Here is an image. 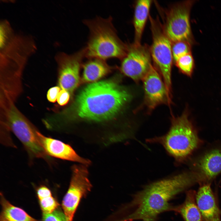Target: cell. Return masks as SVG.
Returning a JSON list of instances; mask_svg holds the SVG:
<instances>
[{
  "mask_svg": "<svg viewBox=\"0 0 221 221\" xmlns=\"http://www.w3.org/2000/svg\"><path fill=\"white\" fill-rule=\"evenodd\" d=\"M194 171L184 173L153 182L135 194L126 206L130 210L122 221H154L165 211H174L169 202L176 195L199 182Z\"/></svg>",
  "mask_w": 221,
  "mask_h": 221,
  "instance_id": "obj_1",
  "label": "cell"
},
{
  "mask_svg": "<svg viewBox=\"0 0 221 221\" xmlns=\"http://www.w3.org/2000/svg\"><path fill=\"white\" fill-rule=\"evenodd\" d=\"M130 98L128 92L115 82H96L82 90L68 110L82 119L103 121L115 116Z\"/></svg>",
  "mask_w": 221,
  "mask_h": 221,
  "instance_id": "obj_2",
  "label": "cell"
},
{
  "mask_svg": "<svg viewBox=\"0 0 221 221\" xmlns=\"http://www.w3.org/2000/svg\"><path fill=\"white\" fill-rule=\"evenodd\" d=\"M89 35L85 49V57L104 60L116 58L122 60L125 56L128 44L118 37L110 16L107 18L98 17L84 20Z\"/></svg>",
  "mask_w": 221,
  "mask_h": 221,
  "instance_id": "obj_3",
  "label": "cell"
},
{
  "mask_svg": "<svg viewBox=\"0 0 221 221\" xmlns=\"http://www.w3.org/2000/svg\"><path fill=\"white\" fill-rule=\"evenodd\" d=\"M162 145L177 162L184 160L198 146L200 140L186 112L172 120L165 135L148 140Z\"/></svg>",
  "mask_w": 221,
  "mask_h": 221,
  "instance_id": "obj_4",
  "label": "cell"
},
{
  "mask_svg": "<svg viewBox=\"0 0 221 221\" xmlns=\"http://www.w3.org/2000/svg\"><path fill=\"white\" fill-rule=\"evenodd\" d=\"M152 37L150 47L152 60L161 74L170 98L172 96V69L173 59L172 43L165 33L159 20L149 17Z\"/></svg>",
  "mask_w": 221,
  "mask_h": 221,
  "instance_id": "obj_5",
  "label": "cell"
},
{
  "mask_svg": "<svg viewBox=\"0 0 221 221\" xmlns=\"http://www.w3.org/2000/svg\"><path fill=\"white\" fill-rule=\"evenodd\" d=\"M6 125L22 143L30 158L50 160L39 144L38 130L22 115L13 103L8 109Z\"/></svg>",
  "mask_w": 221,
  "mask_h": 221,
  "instance_id": "obj_6",
  "label": "cell"
},
{
  "mask_svg": "<svg viewBox=\"0 0 221 221\" xmlns=\"http://www.w3.org/2000/svg\"><path fill=\"white\" fill-rule=\"evenodd\" d=\"M194 2L188 0L177 2L165 11L162 25L165 33L172 43L180 41L192 43L189 16Z\"/></svg>",
  "mask_w": 221,
  "mask_h": 221,
  "instance_id": "obj_7",
  "label": "cell"
},
{
  "mask_svg": "<svg viewBox=\"0 0 221 221\" xmlns=\"http://www.w3.org/2000/svg\"><path fill=\"white\" fill-rule=\"evenodd\" d=\"M86 166L81 164L74 165L72 167L70 185L62 204L67 221H73L81 199L90 191L92 187Z\"/></svg>",
  "mask_w": 221,
  "mask_h": 221,
  "instance_id": "obj_8",
  "label": "cell"
},
{
  "mask_svg": "<svg viewBox=\"0 0 221 221\" xmlns=\"http://www.w3.org/2000/svg\"><path fill=\"white\" fill-rule=\"evenodd\" d=\"M150 47L146 45L128 44L125 56L122 59L121 70L135 81L142 80L152 65Z\"/></svg>",
  "mask_w": 221,
  "mask_h": 221,
  "instance_id": "obj_9",
  "label": "cell"
},
{
  "mask_svg": "<svg viewBox=\"0 0 221 221\" xmlns=\"http://www.w3.org/2000/svg\"><path fill=\"white\" fill-rule=\"evenodd\" d=\"M85 57V48L72 54L62 52L56 56L59 67V86L70 94L72 93L79 85L80 68L83 59Z\"/></svg>",
  "mask_w": 221,
  "mask_h": 221,
  "instance_id": "obj_10",
  "label": "cell"
},
{
  "mask_svg": "<svg viewBox=\"0 0 221 221\" xmlns=\"http://www.w3.org/2000/svg\"><path fill=\"white\" fill-rule=\"evenodd\" d=\"M145 103L149 110L163 103L170 105L171 101L162 79L152 65L143 78Z\"/></svg>",
  "mask_w": 221,
  "mask_h": 221,
  "instance_id": "obj_11",
  "label": "cell"
},
{
  "mask_svg": "<svg viewBox=\"0 0 221 221\" xmlns=\"http://www.w3.org/2000/svg\"><path fill=\"white\" fill-rule=\"evenodd\" d=\"M37 135L39 144L48 156L78 162L86 166L91 164L90 161L79 156L69 145L46 137L38 131Z\"/></svg>",
  "mask_w": 221,
  "mask_h": 221,
  "instance_id": "obj_12",
  "label": "cell"
},
{
  "mask_svg": "<svg viewBox=\"0 0 221 221\" xmlns=\"http://www.w3.org/2000/svg\"><path fill=\"white\" fill-rule=\"evenodd\" d=\"M195 171L201 181L211 180L221 173V149L206 153L194 165Z\"/></svg>",
  "mask_w": 221,
  "mask_h": 221,
  "instance_id": "obj_13",
  "label": "cell"
},
{
  "mask_svg": "<svg viewBox=\"0 0 221 221\" xmlns=\"http://www.w3.org/2000/svg\"><path fill=\"white\" fill-rule=\"evenodd\" d=\"M196 203L204 221L219 214L213 193L209 184L199 189L196 196Z\"/></svg>",
  "mask_w": 221,
  "mask_h": 221,
  "instance_id": "obj_14",
  "label": "cell"
},
{
  "mask_svg": "<svg viewBox=\"0 0 221 221\" xmlns=\"http://www.w3.org/2000/svg\"><path fill=\"white\" fill-rule=\"evenodd\" d=\"M153 1L139 0L135 3L133 23L134 29V43L141 44L143 33L149 17V12Z\"/></svg>",
  "mask_w": 221,
  "mask_h": 221,
  "instance_id": "obj_15",
  "label": "cell"
},
{
  "mask_svg": "<svg viewBox=\"0 0 221 221\" xmlns=\"http://www.w3.org/2000/svg\"><path fill=\"white\" fill-rule=\"evenodd\" d=\"M105 61L98 58L90 59L83 66V81L95 82L107 74L111 68Z\"/></svg>",
  "mask_w": 221,
  "mask_h": 221,
  "instance_id": "obj_16",
  "label": "cell"
},
{
  "mask_svg": "<svg viewBox=\"0 0 221 221\" xmlns=\"http://www.w3.org/2000/svg\"><path fill=\"white\" fill-rule=\"evenodd\" d=\"M2 209L0 221H39L33 218L22 209L11 204L0 194Z\"/></svg>",
  "mask_w": 221,
  "mask_h": 221,
  "instance_id": "obj_17",
  "label": "cell"
},
{
  "mask_svg": "<svg viewBox=\"0 0 221 221\" xmlns=\"http://www.w3.org/2000/svg\"><path fill=\"white\" fill-rule=\"evenodd\" d=\"M195 192H187L185 200L174 211L180 214L185 221H201L202 216L195 201Z\"/></svg>",
  "mask_w": 221,
  "mask_h": 221,
  "instance_id": "obj_18",
  "label": "cell"
},
{
  "mask_svg": "<svg viewBox=\"0 0 221 221\" xmlns=\"http://www.w3.org/2000/svg\"><path fill=\"white\" fill-rule=\"evenodd\" d=\"M174 62L182 73L189 77L192 76L194 67V61L191 52L180 57Z\"/></svg>",
  "mask_w": 221,
  "mask_h": 221,
  "instance_id": "obj_19",
  "label": "cell"
},
{
  "mask_svg": "<svg viewBox=\"0 0 221 221\" xmlns=\"http://www.w3.org/2000/svg\"><path fill=\"white\" fill-rule=\"evenodd\" d=\"M191 44L185 41L172 43V50L174 62L180 57L191 52Z\"/></svg>",
  "mask_w": 221,
  "mask_h": 221,
  "instance_id": "obj_20",
  "label": "cell"
},
{
  "mask_svg": "<svg viewBox=\"0 0 221 221\" xmlns=\"http://www.w3.org/2000/svg\"><path fill=\"white\" fill-rule=\"evenodd\" d=\"M39 201L42 213H52L59 206L58 202L52 196L39 200Z\"/></svg>",
  "mask_w": 221,
  "mask_h": 221,
  "instance_id": "obj_21",
  "label": "cell"
},
{
  "mask_svg": "<svg viewBox=\"0 0 221 221\" xmlns=\"http://www.w3.org/2000/svg\"><path fill=\"white\" fill-rule=\"evenodd\" d=\"M13 36L12 30L8 22L4 20L1 22L0 26V47H3Z\"/></svg>",
  "mask_w": 221,
  "mask_h": 221,
  "instance_id": "obj_22",
  "label": "cell"
},
{
  "mask_svg": "<svg viewBox=\"0 0 221 221\" xmlns=\"http://www.w3.org/2000/svg\"><path fill=\"white\" fill-rule=\"evenodd\" d=\"M42 221H67V220L63 211L58 208L52 213H42Z\"/></svg>",
  "mask_w": 221,
  "mask_h": 221,
  "instance_id": "obj_23",
  "label": "cell"
},
{
  "mask_svg": "<svg viewBox=\"0 0 221 221\" xmlns=\"http://www.w3.org/2000/svg\"><path fill=\"white\" fill-rule=\"evenodd\" d=\"M59 86H55L50 88L48 91L47 97L48 100L52 103L55 102L57 100L58 94L60 91Z\"/></svg>",
  "mask_w": 221,
  "mask_h": 221,
  "instance_id": "obj_24",
  "label": "cell"
},
{
  "mask_svg": "<svg viewBox=\"0 0 221 221\" xmlns=\"http://www.w3.org/2000/svg\"><path fill=\"white\" fill-rule=\"evenodd\" d=\"M37 194L39 200L52 196L50 190L45 185H42L37 189Z\"/></svg>",
  "mask_w": 221,
  "mask_h": 221,
  "instance_id": "obj_25",
  "label": "cell"
},
{
  "mask_svg": "<svg viewBox=\"0 0 221 221\" xmlns=\"http://www.w3.org/2000/svg\"><path fill=\"white\" fill-rule=\"evenodd\" d=\"M70 93L62 89L58 94L57 101L60 105L64 106L68 103Z\"/></svg>",
  "mask_w": 221,
  "mask_h": 221,
  "instance_id": "obj_26",
  "label": "cell"
},
{
  "mask_svg": "<svg viewBox=\"0 0 221 221\" xmlns=\"http://www.w3.org/2000/svg\"><path fill=\"white\" fill-rule=\"evenodd\" d=\"M206 221H220L219 214L216 215L210 219Z\"/></svg>",
  "mask_w": 221,
  "mask_h": 221,
  "instance_id": "obj_27",
  "label": "cell"
}]
</instances>
